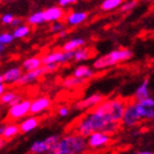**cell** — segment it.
<instances>
[{
  "label": "cell",
  "instance_id": "9c48e42d",
  "mask_svg": "<svg viewBox=\"0 0 154 154\" xmlns=\"http://www.w3.org/2000/svg\"><path fill=\"white\" fill-rule=\"evenodd\" d=\"M105 99H106L105 96L101 95V94H98V93L93 94V95H90V96L75 103L74 108L75 110H78V111H86V110H90L93 109V108H95L96 106H98Z\"/></svg>",
  "mask_w": 154,
  "mask_h": 154
},
{
  "label": "cell",
  "instance_id": "83f0119b",
  "mask_svg": "<svg viewBox=\"0 0 154 154\" xmlns=\"http://www.w3.org/2000/svg\"><path fill=\"white\" fill-rule=\"evenodd\" d=\"M13 34L9 32H3L0 34V44H3V45H7V44H10L11 42L13 41Z\"/></svg>",
  "mask_w": 154,
  "mask_h": 154
},
{
  "label": "cell",
  "instance_id": "4316f807",
  "mask_svg": "<svg viewBox=\"0 0 154 154\" xmlns=\"http://www.w3.org/2000/svg\"><path fill=\"white\" fill-rule=\"evenodd\" d=\"M30 33V28L26 24H21V26H17L16 29L13 30V36L14 38H26V35H29Z\"/></svg>",
  "mask_w": 154,
  "mask_h": 154
},
{
  "label": "cell",
  "instance_id": "3957f363",
  "mask_svg": "<svg viewBox=\"0 0 154 154\" xmlns=\"http://www.w3.org/2000/svg\"><path fill=\"white\" fill-rule=\"evenodd\" d=\"M133 53L129 48H118L113 50L108 54H105L97 58L96 61L93 63V68L96 71H101L106 69L108 67L115 66L117 64H120L122 62H127L130 58H132Z\"/></svg>",
  "mask_w": 154,
  "mask_h": 154
},
{
  "label": "cell",
  "instance_id": "4fadbf2b",
  "mask_svg": "<svg viewBox=\"0 0 154 154\" xmlns=\"http://www.w3.org/2000/svg\"><path fill=\"white\" fill-rule=\"evenodd\" d=\"M22 67H12L6 71L0 76V84H14L17 85L23 75Z\"/></svg>",
  "mask_w": 154,
  "mask_h": 154
},
{
  "label": "cell",
  "instance_id": "9a60e30c",
  "mask_svg": "<svg viewBox=\"0 0 154 154\" xmlns=\"http://www.w3.org/2000/svg\"><path fill=\"white\" fill-rule=\"evenodd\" d=\"M38 125H40V119L36 118L35 116L31 115L30 117L23 119L19 123L20 131H21V133H28V132H31L35 128H38Z\"/></svg>",
  "mask_w": 154,
  "mask_h": 154
},
{
  "label": "cell",
  "instance_id": "7402d4cb",
  "mask_svg": "<svg viewBox=\"0 0 154 154\" xmlns=\"http://www.w3.org/2000/svg\"><path fill=\"white\" fill-rule=\"evenodd\" d=\"M94 71L90 67H88L87 65H79L77 66L76 68L73 72V75L75 77H78V78H82V79H89L94 76Z\"/></svg>",
  "mask_w": 154,
  "mask_h": 154
},
{
  "label": "cell",
  "instance_id": "d6a6232c",
  "mask_svg": "<svg viewBox=\"0 0 154 154\" xmlns=\"http://www.w3.org/2000/svg\"><path fill=\"white\" fill-rule=\"evenodd\" d=\"M11 26H14V28L21 26V19H19V18H14L13 21H12V23H11Z\"/></svg>",
  "mask_w": 154,
  "mask_h": 154
},
{
  "label": "cell",
  "instance_id": "8d00e7d4",
  "mask_svg": "<svg viewBox=\"0 0 154 154\" xmlns=\"http://www.w3.org/2000/svg\"><path fill=\"white\" fill-rule=\"evenodd\" d=\"M65 35H66V31H62V32L58 33V36H60V38H62V36H65Z\"/></svg>",
  "mask_w": 154,
  "mask_h": 154
},
{
  "label": "cell",
  "instance_id": "603a6c76",
  "mask_svg": "<svg viewBox=\"0 0 154 154\" xmlns=\"http://www.w3.org/2000/svg\"><path fill=\"white\" fill-rule=\"evenodd\" d=\"M93 56V52L89 48H80L74 52V61L75 62H84L89 60Z\"/></svg>",
  "mask_w": 154,
  "mask_h": 154
},
{
  "label": "cell",
  "instance_id": "d590c367",
  "mask_svg": "<svg viewBox=\"0 0 154 154\" xmlns=\"http://www.w3.org/2000/svg\"><path fill=\"white\" fill-rule=\"evenodd\" d=\"M135 154H153V153L149 151H142V152H138V153H135Z\"/></svg>",
  "mask_w": 154,
  "mask_h": 154
},
{
  "label": "cell",
  "instance_id": "1f68e13d",
  "mask_svg": "<svg viewBox=\"0 0 154 154\" xmlns=\"http://www.w3.org/2000/svg\"><path fill=\"white\" fill-rule=\"evenodd\" d=\"M57 115L60 116V117H63V118L67 117V116L69 115V109H68V107H65V106L60 107V108L57 109Z\"/></svg>",
  "mask_w": 154,
  "mask_h": 154
},
{
  "label": "cell",
  "instance_id": "277c9868",
  "mask_svg": "<svg viewBox=\"0 0 154 154\" xmlns=\"http://www.w3.org/2000/svg\"><path fill=\"white\" fill-rule=\"evenodd\" d=\"M57 69V64H48V65H43L42 67L33 69V71H28L26 73H23L22 77L20 78L18 82V86H26L29 84L34 83L35 80H38L41 76H43L46 73H50L52 71Z\"/></svg>",
  "mask_w": 154,
  "mask_h": 154
},
{
  "label": "cell",
  "instance_id": "7c38bea8",
  "mask_svg": "<svg viewBox=\"0 0 154 154\" xmlns=\"http://www.w3.org/2000/svg\"><path fill=\"white\" fill-rule=\"evenodd\" d=\"M52 106V101L48 97L42 96L38 97L35 99L32 100L31 103V109H30V115H40L45 110L50 109V107Z\"/></svg>",
  "mask_w": 154,
  "mask_h": 154
},
{
  "label": "cell",
  "instance_id": "f35d334b",
  "mask_svg": "<svg viewBox=\"0 0 154 154\" xmlns=\"http://www.w3.org/2000/svg\"><path fill=\"white\" fill-rule=\"evenodd\" d=\"M2 1H8V0H2Z\"/></svg>",
  "mask_w": 154,
  "mask_h": 154
},
{
  "label": "cell",
  "instance_id": "ba28073f",
  "mask_svg": "<svg viewBox=\"0 0 154 154\" xmlns=\"http://www.w3.org/2000/svg\"><path fill=\"white\" fill-rule=\"evenodd\" d=\"M69 61H74V52H65V51H56L51 52L42 56L43 65L48 64H62Z\"/></svg>",
  "mask_w": 154,
  "mask_h": 154
},
{
  "label": "cell",
  "instance_id": "5bb4252c",
  "mask_svg": "<svg viewBox=\"0 0 154 154\" xmlns=\"http://www.w3.org/2000/svg\"><path fill=\"white\" fill-rule=\"evenodd\" d=\"M20 127L17 123H9V125H2L0 128V135L3 140H11L20 133Z\"/></svg>",
  "mask_w": 154,
  "mask_h": 154
},
{
  "label": "cell",
  "instance_id": "4dcf8cb0",
  "mask_svg": "<svg viewBox=\"0 0 154 154\" xmlns=\"http://www.w3.org/2000/svg\"><path fill=\"white\" fill-rule=\"evenodd\" d=\"M13 19H14L13 14H11V13H5V14H2V17H1V22H2V24H7V26L10 24V26H11Z\"/></svg>",
  "mask_w": 154,
  "mask_h": 154
},
{
  "label": "cell",
  "instance_id": "44dd1931",
  "mask_svg": "<svg viewBox=\"0 0 154 154\" xmlns=\"http://www.w3.org/2000/svg\"><path fill=\"white\" fill-rule=\"evenodd\" d=\"M87 17H88V14L86 12H83V11L72 12L66 18V22L69 26H78V24L83 23L87 19Z\"/></svg>",
  "mask_w": 154,
  "mask_h": 154
},
{
  "label": "cell",
  "instance_id": "30bf717a",
  "mask_svg": "<svg viewBox=\"0 0 154 154\" xmlns=\"http://www.w3.org/2000/svg\"><path fill=\"white\" fill-rule=\"evenodd\" d=\"M135 105L142 120H154V98L149 97L141 101H135Z\"/></svg>",
  "mask_w": 154,
  "mask_h": 154
},
{
  "label": "cell",
  "instance_id": "f1b7e54d",
  "mask_svg": "<svg viewBox=\"0 0 154 154\" xmlns=\"http://www.w3.org/2000/svg\"><path fill=\"white\" fill-rule=\"evenodd\" d=\"M51 31L53 33H60L62 31H64V24L61 22V21H56V22H53V24L51 26Z\"/></svg>",
  "mask_w": 154,
  "mask_h": 154
},
{
  "label": "cell",
  "instance_id": "7a4b0ae2",
  "mask_svg": "<svg viewBox=\"0 0 154 154\" xmlns=\"http://www.w3.org/2000/svg\"><path fill=\"white\" fill-rule=\"evenodd\" d=\"M87 149L88 143L86 138L75 132H69L61 137L57 144L46 154H84Z\"/></svg>",
  "mask_w": 154,
  "mask_h": 154
},
{
  "label": "cell",
  "instance_id": "836d02e7",
  "mask_svg": "<svg viewBox=\"0 0 154 154\" xmlns=\"http://www.w3.org/2000/svg\"><path fill=\"white\" fill-rule=\"evenodd\" d=\"M69 3H72V0H58V5H60L61 7L67 6V5H69Z\"/></svg>",
  "mask_w": 154,
  "mask_h": 154
},
{
  "label": "cell",
  "instance_id": "cb8c5ba5",
  "mask_svg": "<svg viewBox=\"0 0 154 154\" xmlns=\"http://www.w3.org/2000/svg\"><path fill=\"white\" fill-rule=\"evenodd\" d=\"M86 83V79H82V78H78V77L69 76L67 78H65L62 83V86L65 87V88H75V87L82 86Z\"/></svg>",
  "mask_w": 154,
  "mask_h": 154
},
{
  "label": "cell",
  "instance_id": "5b68a950",
  "mask_svg": "<svg viewBox=\"0 0 154 154\" xmlns=\"http://www.w3.org/2000/svg\"><path fill=\"white\" fill-rule=\"evenodd\" d=\"M31 103H32V100L23 99L20 103L9 107L8 112H7V119L10 121H17V120H20V119L26 117L30 113Z\"/></svg>",
  "mask_w": 154,
  "mask_h": 154
},
{
  "label": "cell",
  "instance_id": "8992f818",
  "mask_svg": "<svg viewBox=\"0 0 154 154\" xmlns=\"http://www.w3.org/2000/svg\"><path fill=\"white\" fill-rule=\"evenodd\" d=\"M61 137L58 134H52L44 140L33 142L30 146V153L31 154H46L51 149H53L57 144Z\"/></svg>",
  "mask_w": 154,
  "mask_h": 154
},
{
  "label": "cell",
  "instance_id": "ac0fdd59",
  "mask_svg": "<svg viewBox=\"0 0 154 154\" xmlns=\"http://www.w3.org/2000/svg\"><path fill=\"white\" fill-rule=\"evenodd\" d=\"M150 97V90H149V79H144L138 86L134 93L135 101H141L143 99H146Z\"/></svg>",
  "mask_w": 154,
  "mask_h": 154
},
{
  "label": "cell",
  "instance_id": "74e56055",
  "mask_svg": "<svg viewBox=\"0 0 154 154\" xmlns=\"http://www.w3.org/2000/svg\"><path fill=\"white\" fill-rule=\"evenodd\" d=\"M77 0H72V2H76Z\"/></svg>",
  "mask_w": 154,
  "mask_h": 154
},
{
  "label": "cell",
  "instance_id": "e0dca14e",
  "mask_svg": "<svg viewBox=\"0 0 154 154\" xmlns=\"http://www.w3.org/2000/svg\"><path fill=\"white\" fill-rule=\"evenodd\" d=\"M21 100H23V98L18 93H16L14 90H7L2 95H0V101H1V103L9 107L20 103Z\"/></svg>",
  "mask_w": 154,
  "mask_h": 154
},
{
  "label": "cell",
  "instance_id": "484cf974",
  "mask_svg": "<svg viewBox=\"0 0 154 154\" xmlns=\"http://www.w3.org/2000/svg\"><path fill=\"white\" fill-rule=\"evenodd\" d=\"M123 5V0H103L100 9L103 11H111V10L121 7Z\"/></svg>",
  "mask_w": 154,
  "mask_h": 154
},
{
  "label": "cell",
  "instance_id": "52a82bcc",
  "mask_svg": "<svg viewBox=\"0 0 154 154\" xmlns=\"http://www.w3.org/2000/svg\"><path fill=\"white\" fill-rule=\"evenodd\" d=\"M141 121H142V118L141 116H140V112L138 111L135 101L129 103L127 108H125L121 125L123 127H127V128H133V127H135V125H138V123H140Z\"/></svg>",
  "mask_w": 154,
  "mask_h": 154
},
{
  "label": "cell",
  "instance_id": "ffe728a7",
  "mask_svg": "<svg viewBox=\"0 0 154 154\" xmlns=\"http://www.w3.org/2000/svg\"><path fill=\"white\" fill-rule=\"evenodd\" d=\"M85 40L82 38H72L69 41H67L65 43L63 46H62V51H65V52H75L76 50L78 48H83L84 45H85Z\"/></svg>",
  "mask_w": 154,
  "mask_h": 154
},
{
  "label": "cell",
  "instance_id": "2e32d148",
  "mask_svg": "<svg viewBox=\"0 0 154 154\" xmlns=\"http://www.w3.org/2000/svg\"><path fill=\"white\" fill-rule=\"evenodd\" d=\"M43 12H44V18L46 22H56V21L62 20L64 17V10L61 7H51L44 10Z\"/></svg>",
  "mask_w": 154,
  "mask_h": 154
},
{
  "label": "cell",
  "instance_id": "d4e9b609",
  "mask_svg": "<svg viewBox=\"0 0 154 154\" xmlns=\"http://www.w3.org/2000/svg\"><path fill=\"white\" fill-rule=\"evenodd\" d=\"M26 21H28V23L31 24V26H38V24H42V23L46 22L43 11H38V12L32 13L31 16H29V18H28Z\"/></svg>",
  "mask_w": 154,
  "mask_h": 154
},
{
  "label": "cell",
  "instance_id": "d6986e66",
  "mask_svg": "<svg viewBox=\"0 0 154 154\" xmlns=\"http://www.w3.org/2000/svg\"><path fill=\"white\" fill-rule=\"evenodd\" d=\"M42 66H43L42 57H38V56H31V57L26 58V60L23 61L21 67L26 72H28V71L36 69V68H40V67H42Z\"/></svg>",
  "mask_w": 154,
  "mask_h": 154
},
{
  "label": "cell",
  "instance_id": "e575fe53",
  "mask_svg": "<svg viewBox=\"0 0 154 154\" xmlns=\"http://www.w3.org/2000/svg\"><path fill=\"white\" fill-rule=\"evenodd\" d=\"M5 91H7V87H6V84H0V95H2Z\"/></svg>",
  "mask_w": 154,
  "mask_h": 154
},
{
  "label": "cell",
  "instance_id": "6da1fadb",
  "mask_svg": "<svg viewBox=\"0 0 154 154\" xmlns=\"http://www.w3.org/2000/svg\"><path fill=\"white\" fill-rule=\"evenodd\" d=\"M128 103L121 98L105 99L80 116L73 125V131L86 139L94 132L112 134L120 127Z\"/></svg>",
  "mask_w": 154,
  "mask_h": 154
},
{
  "label": "cell",
  "instance_id": "8fae6325",
  "mask_svg": "<svg viewBox=\"0 0 154 154\" xmlns=\"http://www.w3.org/2000/svg\"><path fill=\"white\" fill-rule=\"evenodd\" d=\"M111 141V137L108 133L105 132H94L87 138L88 148L90 149H98L101 146H105Z\"/></svg>",
  "mask_w": 154,
  "mask_h": 154
},
{
  "label": "cell",
  "instance_id": "f546056e",
  "mask_svg": "<svg viewBox=\"0 0 154 154\" xmlns=\"http://www.w3.org/2000/svg\"><path fill=\"white\" fill-rule=\"evenodd\" d=\"M135 6H137V1H134V0H131V1H128V2L123 3V5L121 6V8H120V10H121L122 12L130 11V10L133 9Z\"/></svg>",
  "mask_w": 154,
  "mask_h": 154
}]
</instances>
